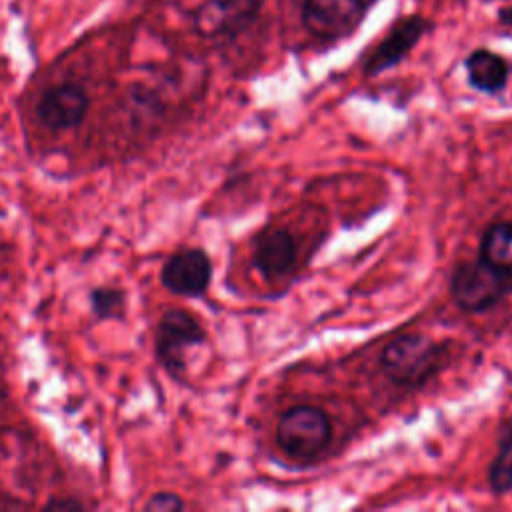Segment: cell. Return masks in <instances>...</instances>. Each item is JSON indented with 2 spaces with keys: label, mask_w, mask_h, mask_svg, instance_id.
I'll use <instances>...</instances> for the list:
<instances>
[{
  "label": "cell",
  "mask_w": 512,
  "mask_h": 512,
  "mask_svg": "<svg viewBox=\"0 0 512 512\" xmlns=\"http://www.w3.org/2000/svg\"><path fill=\"white\" fill-rule=\"evenodd\" d=\"M446 346L448 342L432 340L426 334H398L382 348V372L396 386L420 388L428 380H432L446 364Z\"/></svg>",
  "instance_id": "obj_1"
},
{
  "label": "cell",
  "mask_w": 512,
  "mask_h": 512,
  "mask_svg": "<svg viewBox=\"0 0 512 512\" xmlns=\"http://www.w3.org/2000/svg\"><path fill=\"white\" fill-rule=\"evenodd\" d=\"M448 288L460 310L480 314L492 310L512 294V274L490 266L478 256L476 260H464L454 266Z\"/></svg>",
  "instance_id": "obj_2"
},
{
  "label": "cell",
  "mask_w": 512,
  "mask_h": 512,
  "mask_svg": "<svg viewBox=\"0 0 512 512\" xmlns=\"http://www.w3.org/2000/svg\"><path fill=\"white\" fill-rule=\"evenodd\" d=\"M332 422L326 410L314 404L286 408L276 424L278 448L296 462L318 458L330 444Z\"/></svg>",
  "instance_id": "obj_3"
},
{
  "label": "cell",
  "mask_w": 512,
  "mask_h": 512,
  "mask_svg": "<svg viewBox=\"0 0 512 512\" xmlns=\"http://www.w3.org/2000/svg\"><path fill=\"white\" fill-rule=\"evenodd\" d=\"M206 342V330L200 320L182 308L166 310L156 326L154 354L158 364L172 376L180 378L186 370V352Z\"/></svg>",
  "instance_id": "obj_4"
},
{
  "label": "cell",
  "mask_w": 512,
  "mask_h": 512,
  "mask_svg": "<svg viewBox=\"0 0 512 512\" xmlns=\"http://www.w3.org/2000/svg\"><path fill=\"white\" fill-rule=\"evenodd\" d=\"M160 282L172 294L200 298L212 282V262L202 248H184L174 252L160 270Z\"/></svg>",
  "instance_id": "obj_5"
},
{
  "label": "cell",
  "mask_w": 512,
  "mask_h": 512,
  "mask_svg": "<svg viewBox=\"0 0 512 512\" xmlns=\"http://www.w3.org/2000/svg\"><path fill=\"white\" fill-rule=\"evenodd\" d=\"M258 0H206L194 14V28L206 38H230L250 26Z\"/></svg>",
  "instance_id": "obj_6"
},
{
  "label": "cell",
  "mask_w": 512,
  "mask_h": 512,
  "mask_svg": "<svg viewBox=\"0 0 512 512\" xmlns=\"http://www.w3.org/2000/svg\"><path fill=\"white\" fill-rule=\"evenodd\" d=\"M296 256V240L286 228H264L252 242V266L268 282L288 276L296 266Z\"/></svg>",
  "instance_id": "obj_7"
},
{
  "label": "cell",
  "mask_w": 512,
  "mask_h": 512,
  "mask_svg": "<svg viewBox=\"0 0 512 512\" xmlns=\"http://www.w3.org/2000/svg\"><path fill=\"white\" fill-rule=\"evenodd\" d=\"M362 10V0H306L302 20L314 36L334 40L358 26Z\"/></svg>",
  "instance_id": "obj_8"
},
{
  "label": "cell",
  "mask_w": 512,
  "mask_h": 512,
  "mask_svg": "<svg viewBox=\"0 0 512 512\" xmlns=\"http://www.w3.org/2000/svg\"><path fill=\"white\" fill-rule=\"evenodd\" d=\"M88 106L90 100L86 90L78 84L66 82L52 86L42 94L36 114L46 128L60 132L78 126L84 120Z\"/></svg>",
  "instance_id": "obj_9"
},
{
  "label": "cell",
  "mask_w": 512,
  "mask_h": 512,
  "mask_svg": "<svg viewBox=\"0 0 512 512\" xmlns=\"http://www.w3.org/2000/svg\"><path fill=\"white\" fill-rule=\"evenodd\" d=\"M424 30H426V22L420 16H408L398 20L388 30V34L380 40V44L366 56L364 72L368 76H376L396 66L418 44Z\"/></svg>",
  "instance_id": "obj_10"
},
{
  "label": "cell",
  "mask_w": 512,
  "mask_h": 512,
  "mask_svg": "<svg viewBox=\"0 0 512 512\" xmlns=\"http://www.w3.org/2000/svg\"><path fill=\"white\" fill-rule=\"evenodd\" d=\"M468 84L482 94H498L506 88L508 82V64L502 56L490 50H474L466 62Z\"/></svg>",
  "instance_id": "obj_11"
},
{
  "label": "cell",
  "mask_w": 512,
  "mask_h": 512,
  "mask_svg": "<svg viewBox=\"0 0 512 512\" xmlns=\"http://www.w3.org/2000/svg\"><path fill=\"white\" fill-rule=\"evenodd\" d=\"M488 488L496 496L512 492V414L502 420L496 434V456L488 466Z\"/></svg>",
  "instance_id": "obj_12"
},
{
  "label": "cell",
  "mask_w": 512,
  "mask_h": 512,
  "mask_svg": "<svg viewBox=\"0 0 512 512\" xmlns=\"http://www.w3.org/2000/svg\"><path fill=\"white\" fill-rule=\"evenodd\" d=\"M478 256L490 266L512 274V222H494L480 238Z\"/></svg>",
  "instance_id": "obj_13"
},
{
  "label": "cell",
  "mask_w": 512,
  "mask_h": 512,
  "mask_svg": "<svg viewBox=\"0 0 512 512\" xmlns=\"http://www.w3.org/2000/svg\"><path fill=\"white\" fill-rule=\"evenodd\" d=\"M90 308L98 320H118L126 312V292L118 286H98L90 292Z\"/></svg>",
  "instance_id": "obj_14"
},
{
  "label": "cell",
  "mask_w": 512,
  "mask_h": 512,
  "mask_svg": "<svg viewBox=\"0 0 512 512\" xmlns=\"http://www.w3.org/2000/svg\"><path fill=\"white\" fill-rule=\"evenodd\" d=\"M184 506H186L184 500L176 492H156L144 504V510H150V512H178Z\"/></svg>",
  "instance_id": "obj_15"
},
{
  "label": "cell",
  "mask_w": 512,
  "mask_h": 512,
  "mask_svg": "<svg viewBox=\"0 0 512 512\" xmlns=\"http://www.w3.org/2000/svg\"><path fill=\"white\" fill-rule=\"evenodd\" d=\"M82 504L74 498H52L44 504V510H80Z\"/></svg>",
  "instance_id": "obj_16"
},
{
  "label": "cell",
  "mask_w": 512,
  "mask_h": 512,
  "mask_svg": "<svg viewBox=\"0 0 512 512\" xmlns=\"http://www.w3.org/2000/svg\"><path fill=\"white\" fill-rule=\"evenodd\" d=\"M498 20H500V24H504V26L512 28V6L502 8V10L498 12Z\"/></svg>",
  "instance_id": "obj_17"
},
{
  "label": "cell",
  "mask_w": 512,
  "mask_h": 512,
  "mask_svg": "<svg viewBox=\"0 0 512 512\" xmlns=\"http://www.w3.org/2000/svg\"><path fill=\"white\" fill-rule=\"evenodd\" d=\"M0 384H2V364H0Z\"/></svg>",
  "instance_id": "obj_18"
}]
</instances>
